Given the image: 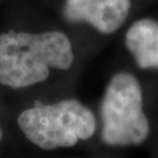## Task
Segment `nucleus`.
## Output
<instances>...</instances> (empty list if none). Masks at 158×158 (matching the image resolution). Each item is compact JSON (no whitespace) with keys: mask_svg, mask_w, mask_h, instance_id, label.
Listing matches in <instances>:
<instances>
[{"mask_svg":"<svg viewBox=\"0 0 158 158\" xmlns=\"http://www.w3.org/2000/svg\"><path fill=\"white\" fill-rule=\"evenodd\" d=\"M74 62L68 36L62 32L0 34V83L21 89L44 82L49 69L67 70Z\"/></svg>","mask_w":158,"mask_h":158,"instance_id":"nucleus-1","label":"nucleus"},{"mask_svg":"<svg viewBox=\"0 0 158 158\" xmlns=\"http://www.w3.org/2000/svg\"><path fill=\"white\" fill-rule=\"evenodd\" d=\"M18 124L27 139L44 150L72 148L93 137L96 117L77 100L69 98L55 104L35 102L18 117Z\"/></svg>","mask_w":158,"mask_h":158,"instance_id":"nucleus-2","label":"nucleus"},{"mask_svg":"<svg viewBox=\"0 0 158 158\" xmlns=\"http://www.w3.org/2000/svg\"><path fill=\"white\" fill-rule=\"evenodd\" d=\"M101 138L110 147L139 145L147 141L150 124L143 111L142 87L132 74L110 79L101 102Z\"/></svg>","mask_w":158,"mask_h":158,"instance_id":"nucleus-3","label":"nucleus"},{"mask_svg":"<svg viewBox=\"0 0 158 158\" xmlns=\"http://www.w3.org/2000/svg\"><path fill=\"white\" fill-rule=\"evenodd\" d=\"M130 0H66L63 17L70 23H87L102 34H113L127 20Z\"/></svg>","mask_w":158,"mask_h":158,"instance_id":"nucleus-4","label":"nucleus"},{"mask_svg":"<svg viewBox=\"0 0 158 158\" xmlns=\"http://www.w3.org/2000/svg\"><path fill=\"white\" fill-rule=\"evenodd\" d=\"M125 46L142 69H158V21L149 18L132 23L125 34Z\"/></svg>","mask_w":158,"mask_h":158,"instance_id":"nucleus-5","label":"nucleus"},{"mask_svg":"<svg viewBox=\"0 0 158 158\" xmlns=\"http://www.w3.org/2000/svg\"><path fill=\"white\" fill-rule=\"evenodd\" d=\"M2 137H4V132H2V130H1V128H0V142H1V139H2Z\"/></svg>","mask_w":158,"mask_h":158,"instance_id":"nucleus-6","label":"nucleus"}]
</instances>
